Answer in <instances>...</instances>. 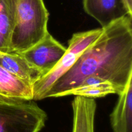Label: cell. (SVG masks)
Returning a JSON list of instances; mask_svg holds the SVG:
<instances>
[{
  "label": "cell",
  "mask_w": 132,
  "mask_h": 132,
  "mask_svg": "<svg viewBox=\"0 0 132 132\" xmlns=\"http://www.w3.org/2000/svg\"><path fill=\"white\" fill-rule=\"evenodd\" d=\"M97 76L116 85L121 93L132 78V16H126L102 28L98 38L73 67L58 79L45 98L63 97L82 80Z\"/></svg>",
  "instance_id": "obj_1"
},
{
  "label": "cell",
  "mask_w": 132,
  "mask_h": 132,
  "mask_svg": "<svg viewBox=\"0 0 132 132\" xmlns=\"http://www.w3.org/2000/svg\"><path fill=\"white\" fill-rule=\"evenodd\" d=\"M48 12L43 0H17L10 53H21L48 32Z\"/></svg>",
  "instance_id": "obj_2"
},
{
  "label": "cell",
  "mask_w": 132,
  "mask_h": 132,
  "mask_svg": "<svg viewBox=\"0 0 132 132\" xmlns=\"http://www.w3.org/2000/svg\"><path fill=\"white\" fill-rule=\"evenodd\" d=\"M47 120L32 100H0V132H39Z\"/></svg>",
  "instance_id": "obj_3"
},
{
  "label": "cell",
  "mask_w": 132,
  "mask_h": 132,
  "mask_svg": "<svg viewBox=\"0 0 132 132\" xmlns=\"http://www.w3.org/2000/svg\"><path fill=\"white\" fill-rule=\"evenodd\" d=\"M102 28L77 32L68 41L65 53L55 67L46 75L41 77L33 85V100L45 99L50 88L76 63L84 51L98 38Z\"/></svg>",
  "instance_id": "obj_4"
},
{
  "label": "cell",
  "mask_w": 132,
  "mask_h": 132,
  "mask_svg": "<svg viewBox=\"0 0 132 132\" xmlns=\"http://www.w3.org/2000/svg\"><path fill=\"white\" fill-rule=\"evenodd\" d=\"M66 50L67 47L48 32L40 41L20 54L45 76L55 67Z\"/></svg>",
  "instance_id": "obj_5"
},
{
  "label": "cell",
  "mask_w": 132,
  "mask_h": 132,
  "mask_svg": "<svg viewBox=\"0 0 132 132\" xmlns=\"http://www.w3.org/2000/svg\"><path fill=\"white\" fill-rule=\"evenodd\" d=\"M85 12L95 19L101 28L126 16H131L125 0H82Z\"/></svg>",
  "instance_id": "obj_6"
},
{
  "label": "cell",
  "mask_w": 132,
  "mask_h": 132,
  "mask_svg": "<svg viewBox=\"0 0 132 132\" xmlns=\"http://www.w3.org/2000/svg\"><path fill=\"white\" fill-rule=\"evenodd\" d=\"M110 122L113 132H132V78L119 94L110 115Z\"/></svg>",
  "instance_id": "obj_7"
},
{
  "label": "cell",
  "mask_w": 132,
  "mask_h": 132,
  "mask_svg": "<svg viewBox=\"0 0 132 132\" xmlns=\"http://www.w3.org/2000/svg\"><path fill=\"white\" fill-rule=\"evenodd\" d=\"M0 65L12 74L33 85L43 74L20 53H0Z\"/></svg>",
  "instance_id": "obj_8"
},
{
  "label": "cell",
  "mask_w": 132,
  "mask_h": 132,
  "mask_svg": "<svg viewBox=\"0 0 132 132\" xmlns=\"http://www.w3.org/2000/svg\"><path fill=\"white\" fill-rule=\"evenodd\" d=\"M33 100L32 85L0 65V100Z\"/></svg>",
  "instance_id": "obj_9"
},
{
  "label": "cell",
  "mask_w": 132,
  "mask_h": 132,
  "mask_svg": "<svg viewBox=\"0 0 132 132\" xmlns=\"http://www.w3.org/2000/svg\"><path fill=\"white\" fill-rule=\"evenodd\" d=\"M72 132H94L97 104L94 98L76 96L72 103Z\"/></svg>",
  "instance_id": "obj_10"
},
{
  "label": "cell",
  "mask_w": 132,
  "mask_h": 132,
  "mask_svg": "<svg viewBox=\"0 0 132 132\" xmlns=\"http://www.w3.org/2000/svg\"><path fill=\"white\" fill-rule=\"evenodd\" d=\"M120 93L118 88L108 80L97 76H90L82 80L77 87L68 92L67 96H80L95 99L110 94L119 95Z\"/></svg>",
  "instance_id": "obj_11"
},
{
  "label": "cell",
  "mask_w": 132,
  "mask_h": 132,
  "mask_svg": "<svg viewBox=\"0 0 132 132\" xmlns=\"http://www.w3.org/2000/svg\"><path fill=\"white\" fill-rule=\"evenodd\" d=\"M17 0H0V53H10Z\"/></svg>",
  "instance_id": "obj_12"
},
{
  "label": "cell",
  "mask_w": 132,
  "mask_h": 132,
  "mask_svg": "<svg viewBox=\"0 0 132 132\" xmlns=\"http://www.w3.org/2000/svg\"><path fill=\"white\" fill-rule=\"evenodd\" d=\"M125 1L130 11L132 12V0H125Z\"/></svg>",
  "instance_id": "obj_13"
}]
</instances>
